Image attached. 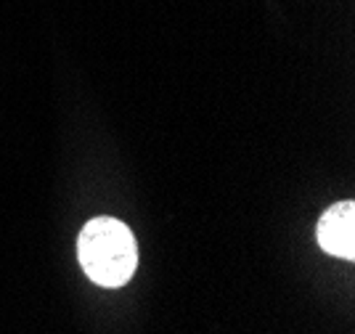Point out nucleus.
I'll list each match as a JSON object with an SVG mask.
<instances>
[{
	"label": "nucleus",
	"instance_id": "obj_1",
	"mask_svg": "<svg viewBox=\"0 0 355 334\" xmlns=\"http://www.w3.org/2000/svg\"><path fill=\"white\" fill-rule=\"evenodd\" d=\"M80 265L96 284L122 287L128 284L138 265V247L133 231L114 218H96L85 223L77 239Z\"/></svg>",
	"mask_w": 355,
	"mask_h": 334
},
{
	"label": "nucleus",
	"instance_id": "obj_2",
	"mask_svg": "<svg viewBox=\"0 0 355 334\" xmlns=\"http://www.w3.org/2000/svg\"><path fill=\"white\" fill-rule=\"evenodd\" d=\"M318 244L334 258L353 260L355 258V204L340 202L329 207L318 220Z\"/></svg>",
	"mask_w": 355,
	"mask_h": 334
}]
</instances>
